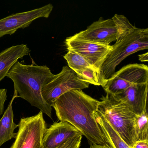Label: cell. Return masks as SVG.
<instances>
[{
  "mask_svg": "<svg viewBox=\"0 0 148 148\" xmlns=\"http://www.w3.org/2000/svg\"><path fill=\"white\" fill-rule=\"evenodd\" d=\"M99 103L100 101L82 90H74L61 95L52 103L51 106L60 121L71 125L91 144L109 146L96 120Z\"/></svg>",
  "mask_w": 148,
  "mask_h": 148,
  "instance_id": "1",
  "label": "cell"
},
{
  "mask_svg": "<svg viewBox=\"0 0 148 148\" xmlns=\"http://www.w3.org/2000/svg\"><path fill=\"white\" fill-rule=\"evenodd\" d=\"M54 75L47 66H39L35 63L27 65L18 61L7 77L12 80L18 97L25 99L52 119V107L43 98L41 90Z\"/></svg>",
  "mask_w": 148,
  "mask_h": 148,
  "instance_id": "2",
  "label": "cell"
},
{
  "mask_svg": "<svg viewBox=\"0 0 148 148\" xmlns=\"http://www.w3.org/2000/svg\"><path fill=\"white\" fill-rule=\"evenodd\" d=\"M98 112L107 120L126 143L133 148L134 129L136 115L125 103L106 93L101 98Z\"/></svg>",
  "mask_w": 148,
  "mask_h": 148,
  "instance_id": "3",
  "label": "cell"
},
{
  "mask_svg": "<svg viewBox=\"0 0 148 148\" xmlns=\"http://www.w3.org/2000/svg\"><path fill=\"white\" fill-rule=\"evenodd\" d=\"M100 69L105 80L114 75L116 67L127 57L137 52L148 49V29L136 27L130 34L112 45Z\"/></svg>",
  "mask_w": 148,
  "mask_h": 148,
  "instance_id": "4",
  "label": "cell"
},
{
  "mask_svg": "<svg viewBox=\"0 0 148 148\" xmlns=\"http://www.w3.org/2000/svg\"><path fill=\"white\" fill-rule=\"evenodd\" d=\"M43 114L40 111L37 115L21 119L15 141L10 148H44L47 126Z\"/></svg>",
  "mask_w": 148,
  "mask_h": 148,
  "instance_id": "5",
  "label": "cell"
},
{
  "mask_svg": "<svg viewBox=\"0 0 148 148\" xmlns=\"http://www.w3.org/2000/svg\"><path fill=\"white\" fill-rule=\"evenodd\" d=\"M90 84L83 81L78 75L68 66H65L61 71L54 75L50 82L41 90L43 98L51 106L52 103L60 96L72 90L89 88Z\"/></svg>",
  "mask_w": 148,
  "mask_h": 148,
  "instance_id": "6",
  "label": "cell"
},
{
  "mask_svg": "<svg viewBox=\"0 0 148 148\" xmlns=\"http://www.w3.org/2000/svg\"><path fill=\"white\" fill-rule=\"evenodd\" d=\"M148 83V67L144 64H130L115 72L102 86L106 93L116 95L134 84Z\"/></svg>",
  "mask_w": 148,
  "mask_h": 148,
  "instance_id": "7",
  "label": "cell"
},
{
  "mask_svg": "<svg viewBox=\"0 0 148 148\" xmlns=\"http://www.w3.org/2000/svg\"><path fill=\"white\" fill-rule=\"evenodd\" d=\"M52 4H48L31 11L11 14L0 19V38L6 35H12L18 29H24L35 20L49 18L53 10Z\"/></svg>",
  "mask_w": 148,
  "mask_h": 148,
  "instance_id": "8",
  "label": "cell"
},
{
  "mask_svg": "<svg viewBox=\"0 0 148 148\" xmlns=\"http://www.w3.org/2000/svg\"><path fill=\"white\" fill-rule=\"evenodd\" d=\"M67 51L81 55L92 66L100 71L106 56L112 49V45H104L78 39L73 36L66 38L65 42Z\"/></svg>",
  "mask_w": 148,
  "mask_h": 148,
  "instance_id": "9",
  "label": "cell"
},
{
  "mask_svg": "<svg viewBox=\"0 0 148 148\" xmlns=\"http://www.w3.org/2000/svg\"><path fill=\"white\" fill-rule=\"evenodd\" d=\"M73 36L96 44L110 45V43L116 40V27L112 18L104 20L101 17L88 27L86 30Z\"/></svg>",
  "mask_w": 148,
  "mask_h": 148,
  "instance_id": "10",
  "label": "cell"
},
{
  "mask_svg": "<svg viewBox=\"0 0 148 148\" xmlns=\"http://www.w3.org/2000/svg\"><path fill=\"white\" fill-rule=\"evenodd\" d=\"M148 83L134 84L123 91L113 95L125 103L136 115L140 116L147 111Z\"/></svg>",
  "mask_w": 148,
  "mask_h": 148,
  "instance_id": "11",
  "label": "cell"
},
{
  "mask_svg": "<svg viewBox=\"0 0 148 148\" xmlns=\"http://www.w3.org/2000/svg\"><path fill=\"white\" fill-rule=\"evenodd\" d=\"M79 133H81L67 122H55L45 131L43 146L45 148H57Z\"/></svg>",
  "mask_w": 148,
  "mask_h": 148,
  "instance_id": "12",
  "label": "cell"
},
{
  "mask_svg": "<svg viewBox=\"0 0 148 148\" xmlns=\"http://www.w3.org/2000/svg\"><path fill=\"white\" fill-rule=\"evenodd\" d=\"M31 51L27 45L22 44L12 46L0 52V82L18 60L28 55Z\"/></svg>",
  "mask_w": 148,
  "mask_h": 148,
  "instance_id": "13",
  "label": "cell"
},
{
  "mask_svg": "<svg viewBox=\"0 0 148 148\" xmlns=\"http://www.w3.org/2000/svg\"><path fill=\"white\" fill-rule=\"evenodd\" d=\"M18 97V93L14 90L8 107L0 119V147L6 142L16 138V133H14V130L18 127V124H16L14 121L12 104L14 99Z\"/></svg>",
  "mask_w": 148,
  "mask_h": 148,
  "instance_id": "14",
  "label": "cell"
},
{
  "mask_svg": "<svg viewBox=\"0 0 148 148\" xmlns=\"http://www.w3.org/2000/svg\"><path fill=\"white\" fill-rule=\"evenodd\" d=\"M96 118L105 139L110 147L112 148H132L125 142L107 120L98 111L96 114Z\"/></svg>",
  "mask_w": 148,
  "mask_h": 148,
  "instance_id": "15",
  "label": "cell"
},
{
  "mask_svg": "<svg viewBox=\"0 0 148 148\" xmlns=\"http://www.w3.org/2000/svg\"><path fill=\"white\" fill-rule=\"evenodd\" d=\"M74 72L80 79L89 84L103 86L107 81L102 77L100 71L94 67H86Z\"/></svg>",
  "mask_w": 148,
  "mask_h": 148,
  "instance_id": "16",
  "label": "cell"
},
{
  "mask_svg": "<svg viewBox=\"0 0 148 148\" xmlns=\"http://www.w3.org/2000/svg\"><path fill=\"white\" fill-rule=\"evenodd\" d=\"M148 140V116L146 111L136 116L134 129V143L139 141Z\"/></svg>",
  "mask_w": 148,
  "mask_h": 148,
  "instance_id": "17",
  "label": "cell"
},
{
  "mask_svg": "<svg viewBox=\"0 0 148 148\" xmlns=\"http://www.w3.org/2000/svg\"><path fill=\"white\" fill-rule=\"evenodd\" d=\"M112 18L114 21L116 27L117 38L116 41H119L122 39L136 28L135 26L132 25L128 19L123 15L116 14Z\"/></svg>",
  "mask_w": 148,
  "mask_h": 148,
  "instance_id": "18",
  "label": "cell"
},
{
  "mask_svg": "<svg viewBox=\"0 0 148 148\" xmlns=\"http://www.w3.org/2000/svg\"><path fill=\"white\" fill-rule=\"evenodd\" d=\"M64 58L67 61L68 67L74 71L86 67H94L82 56L72 51H67Z\"/></svg>",
  "mask_w": 148,
  "mask_h": 148,
  "instance_id": "19",
  "label": "cell"
},
{
  "mask_svg": "<svg viewBox=\"0 0 148 148\" xmlns=\"http://www.w3.org/2000/svg\"><path fill=\"white\" fill-rule=\"evenodd\" d=\"M82 139V135L79 133L56 148H79Z\"/></svg>",
  "mask_w": 148,
  "mask_h": 148,
  "instance_id": "20",
  "label": "cell"
},
{
  "mask_svg": "<svg viewBox=\"0 0 148 148\" xmlns=\"http://www.w3.org/2000/svg\"><path fill=\"white\" fill-rule=\"evenodd\" d=\"M7 98V90L0 89V116L4 112V105Z\"/></svg>",
  "mask_w": 148,
  "mask_h": 148,
  "instance_id": "21",
  "label": "cell"
},
{
  "mask_svg": "<svg viewBox=\"0 0 148 148\" xmlns=\"http://www.w3.org/2000/svg\"><path fill=\"white\" fill-rule=\"evenodd\" d=\"M133 148H148V140L135 142L133 144Z\"/></svg>",
  "mask_w": 148,
  "mask_h": 148,
  "instance_id": "22",
  "label": "cell"
},
{
  "mask_svg": "<svg viewBox=\"0 0 148 148\" xmlns=\"http://www.w3.org/2000/svg\"><path fill=\"white\" fill-rule=\"evenodd\" d=\"M138 59L141 62H148V53L144 54H139Z\"/></svg>",
  "mask_w": 148,
  "mask_h": 148,
  "instance_id": "23",
  "label": "cell"
},
{
  "mask_svg": "<svg viewBox=\"0 0 148 148\" xmlns=\"http://www.w3.org/2000/svg\"><path fill=\"white\" fill-rule=\"evenodd\" d=\"M89 148H112L111 147L107 145H99L91 144Z\"/></svg>",
  "mask_w": 148,
  "mask_h": 148,
  "instance_id": "24",
  "label": "cell"
}]
</instances>
